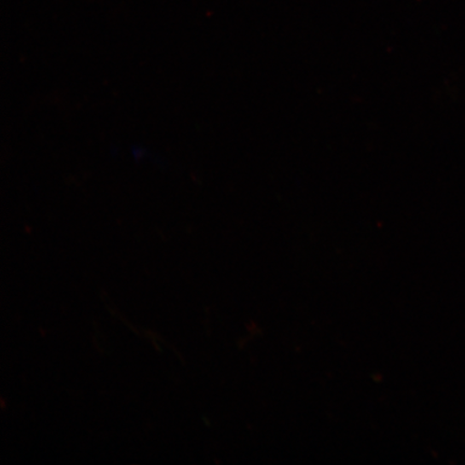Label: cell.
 Here are the masks:
<instances>
[]
</instances>
